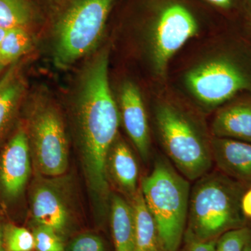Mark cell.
<instances>
[{
	"label": "cell",
	"instance_id": "26",
	"mask_svg": "<svg viewBox=\"0 0 251 251\" xmlns=\"http://www.w3.org/2000/svg\"><path fill=\"white\" fill-rule=\"evenodd\" d=\"M241 208L243 215L247 219L251 220V186L247 188L243 195L241 201Z\"/></svg>",
	"mask_w": 251,
	"mask_h": 251
},
{
	"label": "cell",
	"instance_id": "15",
	"mask_svg": "<svg viewBox=\"0 0 251 251\" xmlns=\"http://www.w3.org/2000/svg\"><path fill=\"white\" fill-rule=\"evenodd\" d=\"M25 92V80L17 62L0 78V143L12 126Z\"/></svg>",
	"mask_w": 251,
	"mask_h": 251
},
{
	"label": "cell",
	"instance_id": "24",
	"mask_svg": "<svg viewBox=\"0 0 251 251\" xmlns=\"http://www.w3.org/2000/svg\"><path fill=\"white\" fill-rule=\"evenodd\" d=\"M217 239L200 241L191 238H184L185 246L183 251H215Z\"/></svg>",
	"mask_w": 251,
	"mask_h": 251
},
{
	"label": "cell",
	"instance_id": "31",
	"mask_svg": "<svg viewBox=\"0 0 251 251\" xmlns=\"http://www.w3.org/2000/svg\"><path fill=\"white\" fill-rule=\"evenodd\" d=\"M3 68L1 67V66H0V73H1V72H2L3 71Z\"/></svg>",
	"mask_w": 251,
	"mask_h": 251
},
{
	"label": "cell",
	"instance_id": "29",
	"mask_svg": "<svg viewBox=\"0 0 251 251\" xmlns=\"http://www.w3.org/2000/svg\"><path fill=\"white\" fill-rule=\"evenodd\" d=\"M9 29H4V28L0 27V44L2 42L3 39H4L6 33H7Z\"/></svg>",
	"mask_w": 251,
	"mask_h": 251
},
{
	"label": "cell",
	"instance_id": "22",
	"mask_svg": "<svg viewBox=\"0 0 251 251\" xmlns=\"http://www.w3.org/2000/svg\"><path fill=\"white\" fill-rule=\"evenodd\" d=\"M35 251H64L66 241L53 229L45 226L30 227Z\"/></svg>",
	"mask_w": 251,
	"mask_h": 251
},
{
	"label": "cell",
	"instance_id": "2",
	"mask_svg": "<svg viewBox=\"0 0 251 251\" xmlns=\"http://www.w3.org/2000/svg\"><path fill=\"white\" fill-rule=\"evenodd\" d=\"M158 138L168 160L188 181L212 171V137L202 120L174 102H160L154 110Z\"/></svg>",
	"mask_w": 251,
	"mask_h": 251
},
{
	"label": "cell",
	"instance_id": "28",
	"mask_svg": "<svg viewBox=\"0 0 251 251\" xmlns=\"http://www.w3.org/2000/svg\"><path fill=\"white\" fill-rule=\"evenodd\" d=\"M3 226H4V222L0 216V251H6L4 246V237H3Z\"/></svg>",
	"mask_w": 251,
	"mask_h": 251
},
{
	"label": "cell",
	"instance_id": "10",
	"mask_svg": "<svg viewBox=\"0 0 251 251\" xmlns=\"http://www.w3.org/2000/svg\"><path fill=\"white\" fill-rule=\"evenodd\" d=\"M32 163L25 126H18L0 151V201L14 204L21 199L30 178Z\"/></svg>",
	"mask_w": 251,
	"mask_h": 251
},
{
	"label": "cell",
	"instance_id": "4",
	"mask_svg": "<svg viewBox=\"0 0 251 251\" xmlns=\"http://www.w3.org/2000/svg\"><path fill=\"white\" fill-rule=\"evenodd\" d=\"M140 187L166 251H179L187 225L191 186L166 157L158 156Z\"/></svg>",
	"mask_w": 251,
	"mask_h": 251
},
{
	"label": "cell",
	"instance_id": "7",
	"mask_svg": "<svg viewBox=\"0 0 251 251\" xmlns=\"http://www.w3.org/2000/svg\"><path fill=\"white\" fill-rule=\"evenodd\" d=\"M25 128L36 174L65 175L69 168V143L62 114L55 103L44 95L36 97L31 103Z\"/></svg>",
	"mask_w": 251,
	"mask_h": 251
},
{
	"label": "cell",
	"instance_id": "5",
	"mask_svg": "<svg viewBox=\"0 0 251 251\" xmlns=\"http://www.w3.org/2000/svg\"><path fill=\"white\" fill-rule=\"evenodd\" d=\"M117 0H67L56 16L52 49L56 64L70 67L98 46Z\"/></svg>",
	"mask_w": 251,
	"mask_h": 251
},
{
	"label": "cell",
	"instance_id": "27",
	"mask_svg": "<svg viewBox=\"0 0 251 251\" xmlns=\"http://www.w3.org/2000/svg\"><path fill=\"white\" fill-rule=\"evenodd\" d=\"M243 4H244L246 16H247L248 21L251 26V0H244Z\"/></svg>",
	"mask_w": 251,
	"mask_h": 251
},
{
	"label": "cell",
	"instance_id": "13",
	"mask_svg": "<svg viewBox=\"0 0 251 251\" xmlns=\"http://www.w3.org/2000/svg\"><path fill=\"white\" fill-rule=\"evenodd\" d=\"M109 183L131 201L138 188V167L129 147L117 136L109 150L106 161Z\"/></svg>",
	"mask_w": 251,
	"mask_h": 251
},
{
	"label": "cell",
	"instance_id": "16",
	"mask_svg": "<svg viewBox=\"0 0 251 251\" xmlns=\"http://www.w3.org/2000/svg\"><path fill=\"white\" fill-rule=\"evenodd\" d=\"M110 224L114 251H134L133 207L129 201L116 193L110 196Z\"/></svg>",
	"mask_w": 251,
	"mask_h": 251
},
{
	"label": "cell",
	"instance_id": "11",
	"mask_svg": "<svg viewBox=\"0 0 251 251\" xmlns=\"http://www.w3.org/2000/svg\"><path fill=\"white\" fill-rule=\"evenodd\" d=\"M119 110L127 134L143 161H148L151 148L148 115L139 89L130 81L121 86Z\"/></svg>",
	"mask_w": 251,
	"mask_h": 251
},
{
	"label": "cell",
	"instance_id": "6",
	"mask_svg": "<svg viewBox=\"0 0 251 251\" xmlns=\"http://www.w3.org/2000/svg\"><path fill=\"white\" fill-rule=\"evenodd\" d=\"M184 82L203 108H218L237 94L251 91V53L232 49L216 54L191 68Z\"/></svg>",
	"mask_w": 251,
	"mask_h": 251
},
{
	"label": "cell",
	"instance_id": "3",
	"mask_svg": "<svg viewBox=\"0 0 251 251\" xmlns=\"http://www.w3.org/2000/svg\"><path fill=\"white\" fill-rule=\"evenodd\" d=\"M246 184L219 171L196 181L191 190L184 237L209 241L246 226L241 201Z\"/></svg>",
	"mask_w": 251,
	"mask_h": 251
},
{
	"label": "cell",
	"instance_id": "12",
	"mask_svg": "<svg viewBox=\"0 0 251 251\" xmlns=\"http://www.w3.org/2000/svg\"><path fill=\"white\" fill-rule=\"evenodd\" d=\"M213 158L218 171L244 184H251V143L212 137Z\"/></svg>",
	"mask_w": 251,
	"mask_h": 251
},
{
	"label": "cell",
	"instance_id": "19",
	"mask_svg": "<svg viewBox=\"0 0 251 251\" xmlns=\"http://www.w3.org/2000/svg\"><path fill=\"white\" fill-rule=\"evenodd\" d=\"M34 18V11L29 0H0V27L27 29Z\"/></svg>",
	"mask_w": 251,
	"mask_h": 251
},
{
	"label": "cell",
	"instance_id": "30",
	"mask_svg": "<svg viewBox=\"0 0 251 251\" xmlns=\"http://www.w3.org/2000/svg\"><path fill=\"white\" fill-rule=\"evenodd\" d=\"M251 251V239L247 243V245L244 247V251Z\"/></svg>",
	"mask_w": 251,
	"mask_h": 251
},
{
	"label": "cell",
	"instance_id": "14",
	"mask_svg": "<svg viewBox=\"0 0 251 251\" xmlns=\"http://www.w3.org/2000/svg\"><path fill=\"white\" fill-rule=\"evenodd\" d=\"M211 137L251 143V98L221 107L213 119Z\"/></svg>",
	"mask_w": 251,
	"mask_h": 251
},
{
	"label": "cell",
	"instance_id": "9",
	"mask_svg": "<svg viewBox=\"0 0 251 251\" xmlns=\"http://www.w3.org/2000/svg\"><path fill=\"white\" fill-rule=\"evenodd\" d=\"M72 178L36 174L29 191V226L51 227L67 242L77 227Z\"/></svg>",
	"mask_w": 251,
	"mask_h": 251
},
{
	"label": "cell",
	"instance_id": "20",
	"mask_svg": "<svg viewBox=\"0 0 251 251\" xmlns=\"http://www.w3.org/2000/svg\"><path fill=\"white\" fill-rule=\"evenodd\" d=\"M3 237L6 251H35L30 229L11 222L4 223Z\"/></svg>",
	"mask_w": 251,
	"mask_h": 251
},
{
	"label": "cell",
	"instance_id": "8",
	"mask_svg": "<svg viewBox=\"0 0 251 251\" xmlns=\"http://www.w3.org/2000/svg\"><path fill=\"white\" fill-rule=\"evenodd\" d=\"M153 65L164 74L172 57L199 31L197 13L186 0H147Z\"/></svg>",
	"mask_w": 251,
	"mask_h": 251
},
{
	"label": "cell",
	"instance_id": "1",
	"mask_svg": "<svg viewBox=\"0 0 251 251\" xmlns=\"http://www.w3.org/2000/svg\"><path fill=\"white\" fill-rule=\"evenodd\" d=\"M108 68L109 51L103 49L90 59L81 74L74 110L84 174L94 201L100 206L106 204L110 198L107 156L118 134L120 120Z\"/></svg>",
	"mask_w": 251,
	"mask_h": 251
},
{
	"label": "cell",
	"instance_id": "23",
	"mask_svg": "<svg viewBox=\"0 0 251 251\" xmlns=\"http://www.w3.org/2000/svg\"><path fill=\"white\" fill-rule=\"evenodd\" d=\"M251 239V227L231 229L221 234L216 240L215 251H243Z\"/></svg>",
	"mask_w": 251,
	"mask_h": 251
},
{
	"label": "cell",
	"instance_id": "21",
	"mask_svg": "<svg viewBox=\"0 0 251 251\" xmlns=\"http://www.w3.org/2000/svg\"><path fill=\"white\" fill-rule=\"evenodd\" d=\"M64 251H110V249L103 236L87 231L73 235L66 242Z\"/></svg>",
	"mask_w": 251,
	"mask_h": 251
},
{
	"label": "cell",
	"instance_id": "18",
	"mask_svg": "<svg viewBox=\"0 0 251 251\" xmlns=\"http://www.w3.org/2000/svg\"><path fill=\"white\" fill-rule=\"evenodd\" d=\"M33 40L27 29L14 28L6 33L0 44V66L4 69L18 62L32 49Z\"/></svg>",
	"mask_w": 251,
	"mask_h": 251
},
{
	"label": "cell",
	"instance_id": "25",
	"mask_svg": "<svg viewBox=\"0 0 251 251\" xmlns=\"http://www.w3.org/2000/svg\"><path fill=\"white\" fill-rule=\"evenodd\" d=\"M213 7L222 11H229L237 6L239 0H203Z\"/></svg>",
	"mask_w": 251,
	"mask_h": 251
},
{
	"label": "cell",
	"instance_id": "17",
	"mask_svg": "<svg viewBox=\"0 0 251 251\" xmlns=\"http://www.w3.org/2000/svg\"><path fill=\"white\" fill-rule=\"evenodd\" d=\"M129 202L134 213V251H166L156 221L145 204L140 187Z\"/></svg>",
	"mask_w": 251,
	"mask_h": 251
}]
</instances>
